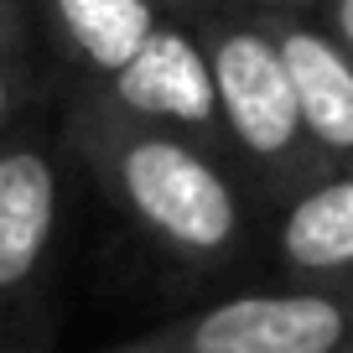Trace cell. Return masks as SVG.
I'll list each match as a JSON object with an SVG mask.
<instances>
[{
    "label": "cell",
    "instance_id": "6da1fadb",
    "mask_svg": "<svg viewBox=\"0 0 353 353\" xmlns=\"http://www.w3.org/2000/svg\"><path fill=\"white\" fill-rule=\"evenodd\" d=\"M63 145L145 244L188 270H223L250 244V182L223 151L78 88Z\"/></svg>",
    "mask_w": 353,
    "mask_h": 353
},
{
    "label": "cell",
    "instance_id": "7a4b0ae2",
    "mask_svg": "<svg viewBox=\"0 0 353 353\" xmlns=\"http://www.w3.org/2000/svg\"><path fill=\"white\" fill-rule=\"evenodd\" d=\"M192 26H198L213 68L223 151L250 182V192H260L265 203H286L291 192L327 176V161L307 135L296 83H291L286 57L265 26L260 6L219 0L203 16H192Z\"/></svg>",
    "mask_w": 353,
    "mask_h": 353
},
{
    "label": "cell",
    "instance_id": "3957f363",
    "mask_svg": "<svg viewBox=\"0 0 353 353\" xmlns=\"http://www.w3.org/2000/svg\"><path fill=\"white\" fill-rule=\"evenodd\" d=\"M182 353H353V276H286L172 322Z\"/></svg>",
    "mask_w": 353,
    "mask_h": 353
},
{
    "label": "cell",
    "instance_id": "277c9868",
    "mask_svg": "<svg viewBox=\"0 0 353 353\" xmlns=\"http://www.w3.org/2000/svg\"><path fill=\"white\" fill-rule=\"evenodd\" d=\"M114 110L151 120L161 130L192 135V141L223 151V125H219V94H213V68L203 52V37L188 16H166L145 47L99 88H83ZM229 156V151H223Z\"/></svg>",
    "mask_w": 353,
    "mask_h": 353
},
{
    "label": "cell",
    "instance_id": "5b68a950",
    "mask_svg": "<svg viewBox=\"0 0 353 353\" xmlns=\"http://www.w3.org/2000/svg\"><path fill=\"white\" fill-rule=\"evenodd\" d=\"M63 223L57 156L37 135L11 130L0 145V317L32 301Z\"/></svg>",
    "mask_w": 353,
    "mask_h": 353
},
{
    "label": "cell",
    "instance_id": "8992f818",
    "mask_svg": "<svg viewBox=\"0 0 353 353\" xmlns=\"http://www.w3.org/2000/svg\"><path fill=\"white\" fill-rule=\"evenodd\" d=\"M276 37L286 73L296 83L301 120L327 161V172L353 166V47H343L312 11H260Z\"/></svg>",
    "mask_w": 353,
    "mask_h": 353
},
{
    "label": "cell",
    "instance_id": "52a82bcc",
    "mask_svg": "<svg viewBox=\"0 0 353 353\" xmlns=\"http://www.w3.org/2000/svg\"><path fill=\"white\" fill-rule=\"evenodd\" d=\"M47 42L73 68L78 88H99L145 47V37L166 21L156 0H32Z\"/></svg>",
    "mask_w": 353,
    "mask_h": 353
},
{
    "label": "cell",
    "instance_id": "ba28073f",
    "mask_svg": "<svg viewBox=\"0 0 353 353\" xmlns=\"http://www.w3.org/2000/svg\"><path fill=\"white\" fill-rule=\"evenodd\" d=\"M270 244L281 276H353V166L276 203Z\"/></svg>",
    "mask_w": 353,
    "mask_h": 353
},
{
    "label": "cell",
    "instance_id": "9c48e42d",
    "mask_svg": "<svg viewBox=\"0 0 353 353\" xmlns=\"http://www.w3.org/2000/svg\"><path fill=\"white\" fill-rule=\"evenodd\" d=\"M26 94H32V57H26V52L0 57V141H6L11 125L21 120Z\"/></svg>",
    "mask_w": 353,
    "mask_h": 353
},
{
    "label": "cell",
    "instance_id": "30bf717a",
    "mask_svg": "<svg viewBox=\"0 0 353 353\" xmlns=\"http://www.w3.org/2000/svg\"><path fill=\"white\" fill-rule=\"evenodd\" d=\"M26 32H32V0H0V57L26 52Z\"/></svg>",
    "mask_w": 353,
    "mask_h": 353
},
{
    "label": "cell",
    "instance_id": "8fae6325",
    "mask_svg": "<svg viewBox=\"0 0 353 353\" xmlns=\"http://www.w3.org/2000/svg\"><path fill=\"white\" fill-rule=\"evenodd\" d=\"M312 16H317L343 47H353V0H317V11H312Z\"/></svg>",
    "mask_w": 353,
    "mask_h": 353
},
{
    "label": "cell",
    "instance_id": "7c38bea8",
    "mask_svg": "<svg viewBox=\"0 0 353 353\" xmlns=\"http://www.w3.org/2000/svg\"><path fill=\"white\" fill-rule=\"evenodd\" d=\"M99 353H182L172 338V327L151 332V338H135V343H114V348H99Z\"/></svg>",
    "mask_w": 353,
    "mask_h": 353
},
{
    "label": "cell",
    "instance_id": "4fadbf2b",
    "mask_svg": "<svg viewBox=\"0 0 353 353\" xmlns=\"http://www.w3.org/2000/svg\"><path fill=\"white\" fill-rule=\"evenodd\" d=\"M156 6H161L166 16H188L192 21V16H203L208 6H219V0H156Z\"/></svg>",
    "mask_w": 353,
    "mask_h": 353
},
{
    "label": "cell",
    "instance_id": "5bb4252c",
    "mask_svg": "<svg viewBox=\"0 0 353 353\" xmlns=\"http://www.w3.org/2000/svg\"><path fill=\"white\" fill-rule=\"evenodd\" d=\"M244 6H260V11H317V0H244Z\"/></svg>",
    "mask_w": 353,
    "mask_h": 353
},
{
    "label": "cell",
    "instance_id": "9a60e30c",
    "mask_svg": "<svg viewBox=\"0 0 353 353\" xmlns=\"http://www.w3.org/2000/svg\"><path fill=\"white\" fill-rule=\"evenodd\" d=\"M0 353H32V348H21V343H11L6 332H0Z\"/></svg>",
    "mask_w": 353,
    "mask_h": 353
},
{
    "label": "cell",
    "instance_id": "2e32d148",
    "mask_svg": "<svg viewBox=\"0 0 353 353\" xmlns=\"http://www.w3.org/2000/svg\"><path fill=\"white\" fill-rule=\"evenodd\" d=\"M0 145H6V141H0Z\"/></svg>",
    "mask_w": 353,
    "mask_h": 353
}]
</instances>
